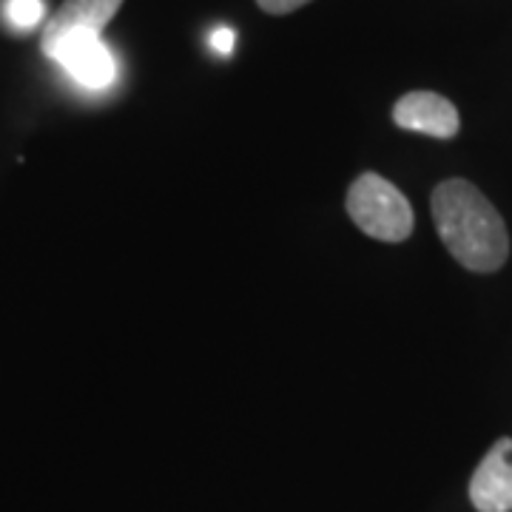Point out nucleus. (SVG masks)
Here are the masks:
<instances>
[{
	"instance_id": "nucleus-1",
	"label": "nucleus",
	"mask_w": 512,
	"mask_h": 512,
	"mask_svg": "<svg viewBox=\"0 0 512 512\" xmlns=\"http://www.w3.org/2000/svg\"><path fill=\"white\" fill-rule=\"evenodd\" d=\"M433 220L444 248L467 271H498L510 254V234L501 214L476 185L467 180H444L433 191Z\"/></svg>"
},
{
	"instance_id": "nucleus-2",
	"label": "nucleus",
	"mask_w": 512,
	"mask_h": 512,
	"mask_svg": "<svg viewBox=\"0 0 512 512\" xmlns=\"http://www.w3.org/2000/svg\"><path fill=\"white\" fill-rule=\"evenodd\" d=\"M348 214L367 237L404 242L413 234V208L402 191L379 174L356 177L348 191Z\"/></svg>"
},
{
	"instance_id": "nucleus-3",
	"label": "nucleus",
	"mask_w": 512,
	"mask_h": 512,
	"mask_svg": "<svg viewBox=\"0 0 512 512\" xmlns=\"http://www.w3.org/2000/svg\"><path fill=\"white\" fill-rule=\"evenodd\" d=\"M46 57H52L60 69H66L74 83L83 89L103 92L117 80V63L97 32H69L57 37L55 43L43 46Z\"/></svg>"
},
{
	"instance_id": "nucleus-4",
	"label": "nucleus",
	"mask_w": 512,
	"mask_h": 512,
	"mask_svg": "<svg viewBox=\"0 0 512 512\" xmlns=\"http://www.w3.org/2000/svg\"><path fill=\"white\" fill-rule=\"evenodd\" d=\"M396 126L407 131H419L427 137L450 140L458 134V111L456 106L433 92H410L393 109Z\"/></svg>"
},
{
	"instance_id": "nucleus-5",
	"label": "nucleus",
	"mask_w": 512,
	"mask_h": 512,
	"mask_svg": "<svg viewBox=\"0 0 512 512\" xmlns=\"http://www.w3.org/2000/svg\"><path fill=\"white\" fill-rule=\"evenodd\" d=\"M512 439H501L478 464L470 481V501L478 512H510L512 510Z\"/></svg>"
},
{
	"instance_id": "nucleus-6",
	"label": "nucleus",
	"mask_w": 512,
	"mask_h": 512,
	"mask_svg": "<svg viewBox=\"0 0 512 512\" xmlns=\"http://www.w3.org/2000/svg\"><path fill=\"white\" fill-rule=\"evenodd\" d=\"M123 0H66L55 15L49 18L43 29V46L55 43L57 37L69 32H97L109 26V20L117 15Z\"/></svg>"
},
{
	"instance_id": "nucleus-7",
	"label": "nucleus",
	"mask_w": 512,
	"mask_h": 512,
	"mask_svg": "<svg viewBox=\"0 0 512 512\" xmlns=\"http://www.w3.org/2000/svg\"><path fill=\"white\" fill-rule=\"evenodd\" d=\"M46 9H43V0H9L6 3V18L9 23L20 29V32H29L35 29L37 23L43 20Z\"/></svg>"
},
{
	"instance_id": "nucleus-8",
	"label": "nucleus",
	"mask_w": 512,
	"mask_h": 512,
	"mask_svg": "<svg viewBox=\"0 0 512 512\" xmlns=\"http://www.w3.org/2000/svg\"><path fill=\"white\" fill-rule=\"evenodd\" d=\"M256 3H259V9L268 12V15H291V12L302 9V6L311 3V0H256Z\"/></svg>"
},
{
	"instance_id": "nucleus-9",
	"label": "nucleus",
	"mask_w": 512,
	"mask_h": 512,
	"mask_svg": "<svg viewBox=\"0 0 512 512\" xmlns=\"http://www.w3.org/2000/svg\"><path fill=\"white\" fill-rule=\"evenodd\" d=\"M234 43H237V35H234L228 26H220V29L211 35V46H214L220 55H231V52H234Z\"/></svg>"
}]
</instances>
